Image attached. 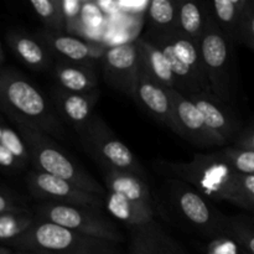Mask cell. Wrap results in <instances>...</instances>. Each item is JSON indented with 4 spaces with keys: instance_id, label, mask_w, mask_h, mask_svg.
<instances>
[{
    "instance_id": "1",
    "label": "cell",
    "mask_w": 254,
    "mask_h": 254,
    "mask_svg": "<svg viewBox=\"0 0 254 254\" xmlns=\"http://www.w3.org/2000/svg\"><path fill=\"white\" fill-rule=\"evenodd\" d=\"M0 111L15 126L30 127L59 140L68 135L51 101L12 68L0 69Z\"/></svg>"
},
{
    "instance_id": "2",
    "label": "cell",
    "mask_w": 254,
    "mask_h": 254,
    "mask_svg": "<svg viewBox=\"0 0 254 254\" xmlns=\"http://www.w3.org/2000/svg\"><path fill=\"white\" fill-rule=\"evenodd\" d=\"M160 170L175 180L184 181L215 201H227L246 210V203L238 185V173L217 151L197 153L188 163L160 164Z\"/></svg>"
},
{
    "instance_id": "3",
    "label": "cell",
    "mask_w": 254,
    "mask_h": 254,
    "mask_svg": "<svg viewBox=\"0 0 254 254\" xmlns=\"http://www.w3.org/2000/svg\"><path fill=\"white\" fill-rule=\"evenodd\" d=\"M15 127L26 145L30 163L34 165L35 170L64 179L82 190L99 197H106V189L86 169L74 161L54 138L30 127Z\"/></svg>"
},
{
    "instance_id": "4",
    "label": "cell",
    "mask_w": 254,
    "mask_h": 254,
    "mask_svg": "<svg viewBox=\"0 0 254 254\" xmlns=\"http://www.w3.org/2000/svg\"><path fill=\"white\" fill-rule=\"evenodd\" d=\"M103 178L104 201L111 216L131 228L154 222L155 207L145 178L113 169L103 170Z\"/></svg>"
},
{
    "instance_id": "5",
    "label": "cell",
    "mask_w": 254,
    "mask_h": 254,
    "mask_svg": "<svg viewBox=\"0 0 254 254\" xmlns=\"http://www.w3.org/2000/svg\"><path fill=\"white\" fill-rule=\"evenodd\" d=\"M6 247L15 252L51 254L116 253V243L87 237L37 217L30 230L7 243Z\"/></svg>"
},
{
    "instance_id": "6",
    "label": "cell",
    "mask_w": 254,
    "mask_h": 254,
    "mask_svg": "<svg viewBox=\"0 0 254 254\" xmlns=\"http://www.w3.org/2000/svg\"><path fill=\"white\" fill-rule=\"evenodd\" d=\"M198 45L211 89L218 98L232 106L236 89V44L221 31L210 12Z\"/></svg>"
},
{
    "instance_id": "7",
    "label": "cell",
    "mask_w": 254,
    "mask_h": 254,
    "mask_svg": "<svg viewBox=\"0 0 254 254\" xmlns=\"http://www.w3.org/2000/svg\"><path fill=\"white\" fill-rule=\"evenodd\" d=\"M77 134L86 153L101 165L102 170L113 169L146 178L145 170L135 155L119 140L98 114L94 113Z\"/></svg>"
},
{
    "instance_id": "8",
    "label": "cell",
    "mask_w": 254,
    "mask_h": 254,
    "mask_svg": "<svg viewBox=\"0 0 254 254\" xmlns=\"http://www.w3.org/2000/svg\"><path fill=\"white\" fill-rule=\"evenodd\" d=\"M35 211L36 217L40 220L56 223L79 235L116 245L123 241V235L119 232L117 226L104 217L97 208L44 202L36 206Z\"/></svg>"
},
{
    "instance_id": "9",
    "label": "cell",
    "mask_w": 254,
    "mask_h": 254,
    "mask_svg": "<svg viewBox=\"0 0 254 254\" xmlns=\"http://www.w3.org/2000/svg\"><path fill=\"white\" fill-rule=\"evenodd\" d=\"M170 189L174 206L191 227L211 240L228 237V216L216 210L207 197L189 184L175 179L171 181Z\"/></svg>"
},
{
    "instance_id": "10",
    "label": "cell",
    "mask_w": 254,
    "mask_h": 254,
    "mask_svg": "<svg viewBox=\"0 0 254 254\" xmlns=\"http://www.w3.org/2000/svg\"><path fill=\"white\" fill-rule=\"evenodd\" d=\"M29 192L44 202H57L64 205L84 206L97 208L103 203V198L84 191L69 181L37 170H31L26 176Z\"/></svg>"
},
{
    "instance_id": "11",
    "label": "cell",
    "mask_w": 254,
    "mask_h": 254,
    "mask_svg": "<svg viewBox=\"0 0 254 254\" xmlns=\"http://www.w3.org/2000/svg\"><path fill=\"white\" fill-rule=\"evenodd\" d=\"M173 104V131L200 149L225 146L206 124L202 114L190 98L176 89H169Z\"/></svg>"
},
{
    "instance_id": "12",
    "label": "cell",
    "mask_w": 254,
    "mask_h": 254,
    "mask_svg": "<svg viewBox=\"0 0 254 254\" xmlns=\"http://www.w3.org/2000/svg\"><path fill=\"white\" fill-rule=\"evenodd\" d=\"M136 42L117 45L106 50L101 60L103 78L112 88L131 98L139 66Z\"/></svg>"
},
{
    "instance_id": "13",
    "label": "cell",
    "mask_w": 254,
    "mask_h": 254,
    "mask_svg": "<svg viewBox=\"0 0 254 254\" xmlns=\"http://www.w3.org/2000/svg\"><path fill=\"white\" fill-rule=\"evenodd\" d=\"M202 114L208 128L222 140L232 145L243 129V124L232 106L218 98L212 92L193 94L189 97Z\"/></svg>"
},
{
    "instance_id": "14",
    "label": "cell",
    "mask_w": 254,
    "mask_h": 254,
    "mask_svg": "<svg viewBox=\"0 0 254 254\" xmlns=\"http://www.w3.org/2000/svg\"><path fill=\"white\" fill-rule=\"evenodd\" d=\"M131 99H134L139 107L148 112L159 123L164 124L173 130V104H171L169 89L161 86L149 74L140 60H139Z\"/></svg>"
},
{
    "instance_id": "15",
    "label": "cell",
    "mask_w": 254,
    "mask_h": 254,
    "mask_svg": "<svg viewBox=\"0 0 254 254\" xmlns=\"http://www.w3.org/2000/svg\"><path fill=\"white\" fill-rule=\"evenodd\" d=\"M35 36L47 47L52 56H57L62 61L73 62V64H92L97 61L101 62L107 49L91 41H84L79 37L62 32L50 31L44 29L37 32Z\"/></svg>"
},
{
    "instance_id": "16",
    "label": "cell",
    "mask_w": 254,
    "mask_h": 254,
    "mask_svg": "<svg viewBox=\"0 0 254 254\" xmlns=\"http://www.w3.org/2000/svg\"><path fill=\"white\" fill-rule=\"evenodd\" d=\"M98 99V89L89 93H72L55 86L50 91V101L57 116L64 126L72 127L76 133L93 117Z\"/></svg>"
},
{
    "instance_id": "17",
    "label": "cell",
    "mask_w": 254,
    "mask_h": 254,
    "mask_svg": "<svg viewBox=\"0 0 254 254\" xmlns=\"http://www.w3.org/2000/svg\"><path fill=\"white\" fill-rule=\"evenodd\" d=\"M6 41L12 54L29 68L41 72L51 64L54 56L36 36L11 30L7 32Z\"/></svg>"
},
{
    "instance_id": "18",
    "label": "cell",
    "mask_w": 254,
    "mask_h": 254,
    "mask_svg": "<svg viewBox=\"0 0 254 254\" xmlns=\"http://www.w3.org/2000/svg\"><path fill=\"white\" fill-rule=\"evenodd\" d=\"M56 87L72 93H89L98 89V77L92 64L60 61L54 67Z\"/></svg>"
},
{
    "instance_id": "19",
    "label": "cell",
    "mask_w": 254,
    "mask_h": 254,
    "mask_svg": "<svg viewBox=\"0 0 254 254\" xmlns=\"http://www.w3.org/2000/svg\"><path fill=\"white\" fill-rule=\"evenodd\" d=\"M130 254H189L153 223L131 228Z\"/></svg>"
},
{
    "instance_id": "20",
    "label": "cell",
    "mask_w": 254,
    "mask_h": 254,
    "mask_svg": "<svg viewBox=\"0 0 254 254\" xmlns=\"http://www.w3.org/2000/svg\"><path fill=\"white\" fill-rule=\"evenodd\" d=\"M250 0H213L206 1L208 12L221 31L235 44H240L243 17Z\"/></svg>"
},
{
    "instance_id": "21",
    "label": "cell",
    "mask_w": 254,
    "mask_h": 254,
    "mask_svg": "<svg viewBox=\"0 0 254 254\" xmlns=\"http://www.w3.org/2000/svg\"><path fill=\"white\" fill-rule=\"evenodd\" d=\"M135 42L138 45L140 62L149 74L165 88L175 89V78L168 57L165 56L163 50L154 42L149 41L146 37H141Z\"/></svg>"
},
{
    "instance_id": "22",
    "label": "cell",
    "mask_w": 254,
    "mask_h": 254,
    "mask_svg": "<svg viewBox=\"0 0 254 254\" xmlns=\"http://www.w3.org/2000/svg\"><path fill=\"white\" fill-rule=\"evenodd\" d=\"M179 0H151L148 7L150 31L146 37H163L178 31Z\"/></svg>"
},
{
    "instance_id": "23",
    "label": "cell",
    "mask_w": 254,
    "mask_h": 254,
    "mask_svg": "<svg viewBox=\"0 0 254 254\" xmlns=\"http://www.w3.org/2000/svg\"><path fill=\"white\" fill-rule=\"evenodd\" d=\"M206 1L179 0L178 32L188 39L200 42L207 21Z\"/></svg>"
},
{
    "instance_id": "24",
    "label": "cell",
    "mask_w": 254,
    "mask_h": 254,
    "mask_svg": "<svg viewBox=\"0 0 254 254\" xmlns=\"http://www.w3.org/2000/svg\"><path fill=\"white\" fill-rule=\"evenodd\" d=\"M32 11L50 31L62 32L66 27L64 6L60 0H31Z\"/></svg>"
},
{
    "instance_id": "25",
    "label": "cell",
    "mask_w": 254,
    "mask_h": 254,
    "mask_svg": "<svg viewBox=\"0 0 254 254\" xmlns=\"http://www.w3.org/2000/svg\"><path fill=\"white\" fill-rule=\"evenodd\" d=\"M36 217L29 212L0 215V242L4 246L32 227Z\"/></svg>"
},
{
    "instance_id": "26",
    "label": "cell",
    "mask_w": 254,
    "mask_h": 254,
    "mask_svg": "<svg viewBox=\"0 0 254 254\" xmlns=\"http://www.w3.org/2000/svg\"><path fill=\"white\" fill-rule=\"evenodd\" d=\"M228 237L245 254H254V226L242 217H228Z\"/></svg>"
},
{
    "instance_id": "27",
    "label": "cell",
    "mask_w": 254,
    "mask_h": 254,
    "mask_svg": "<svg viewBox=\"0 0 254 254\" xmlns=\"http://www.w3.org/2000/svg\"><path fill=\"white\" fill-rule=\"evenodd\" d=\"M218 153L236 173L254 176V150L227 145L218 150Z\"/></svg>"
},
{
    "instance_id": "28",
    "label": "cell",
    "mask_w": 254,
    "mask_h": 254,
    "mask_svg": "<svg viewBox=\"0 0 254 254\" xmlns=\"http://www.w3.org/2000/svg\"><path fill=\"white\" fill-rule=\"evenodd\" d=\"M0 145L11 151L22 164L29 165L30 158L26 145L16 129L7 126L0 117Z\"/></svg>"
},
{
    "instance_id": "29",
    "label": "cell",
    "mask_w": 254,
    "mask_h": 254,
    "mask_svg": "<svg viewBox=\"0 0 254 254\" xmlns=\"http://www.w3.org/2000/svg\"><path fill=\"white\" fill-rule=\"evenodd\" d=\"M240 44L246 45L254 51V0H250L243 17Z\"/></svg>"
},
{
    "instance_id": "30",
    "label": "cell",
    "mask_w": 254,
    "mask_h": 254,
    "mask_svg": "<svg viewBox=\"0 0 254 254\" xmlns=\"http://www.w3.org/2000/svg\"><path fill=\"white\" fill-rule=\"evenodd\" d=\"M29 212L21 200L6 191L0 190V215L4 213H24Z\"/></svg>"
},
{
    "instance_id": "31",
    "label": "cell",
    "mask_w": 254,
    "mask_h": 254,
    "mask_svg": "<svg viewBox=\"0 0 254 254\" xmlns=\"http://www.w3.org/2000/svg\"><path fill=\"white\" fill-rule=\"evenodd\" d=\"M238 185L246 203V210L254 211V176L238 174Z\"/></svg>"
},
{
    "instance_id": "32",
    "label": "cell",
    "mask_w": 254,
    "mask_h": 254,
    "mask_svg": "<svg viewBox=\"0 0 254 254\" xmlns=\"http://www.w3.org/2000/svg\"><path fill=\"white\" fill-rule=\"evenodd\" d=\"M26 168L14 154L2 145H0V169L7 171H21Z\"/></svg>"
},
{
    "instance_id": "33",
    "label": "cell",
    "mask_w": 254,
    "mask_h": 254,
    "mask_svg": "<svg viewBox=\"0 0 254 254\" xmlns=\"http://www.w3.org/2000/svg\"><path fill=\"white\" fill-rule=\"evenodd\" d=\"M232 145L237 146V148L254 150V121L243 127V129L238 134V136L233 141Z\"/></svg>"
},
{
    "instance_id": "34",
    "label": "cell",
    "mask_w": 254,
    "mask_h": 254,
    "mask_svg": "<svg viewBox=\"0 0 254 254\" xmlns=\"http://www.w3.org/2000/svg\"><path fill=\"white\" fill-rule=\"evenodd\" d=\"M15 251H12L11 248L6 247V246L4 245H0V254H12Z\"/></svg>"
},
{
    "instance_id": "35",
    "label": "cell",
    "mask_w": 254,
    "mask_h": 254,
    "mask_svg": "<svg viewBox=\"0 0 254 254\" xmlns=\"http://www.w3.org/2000/svg\"><path fill=\"white\" fill-rule=\"evenodd\" d=\"M4 59H5V56H4V50H2L1 42H0V67H1L2 62H4ZM0 69H1V68H0Z\"/></svg>"
},
{
    "instance_id": "36",
    "label": "cell",
    "mask_w": 254,
    "mask_h": 254,
    "mask_svg": "<svg viewBox=\"0 0 254 254\" xmlns=\"http://www.w3.org/2000/svg\"><path fill=\"white\" fill-rule=\"evenodd\" d=\"M12 254H51V253H41V252H14Z\"/></svg>"
},
{
    "instance_id": "37",
    "label": "cell",
    "mask_w": 254,
    "mask_h": 254,
    "mask_svg": "<svg viewBox=\"0 0 254 254\" xmlns=\"http://www.w3.org/2000/svg\"><path fill=\"white\" fill-rule=\"evenodd\" d=\"M101 254H116V253H101Z\"/></svg>"
},
{
    "instance_id": "38",
    "label": "cell",
    "mask_w": 254,
    "mask_h": 254,
    "mask_svg": "<svg viewBox=\"0 0 254 254\" xmlns=\"http://www.w3.org/2000/svg\"><path fill=\"white\" fill-rule=\"evenodd\" d=\"M0 117H1V116H0Z\"/></svg>"
}]
</instances>
